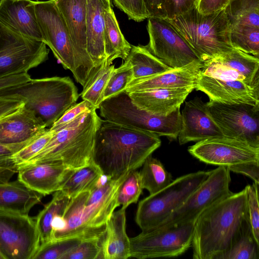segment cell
Listing matches in <instances>:
<instances>
[{
  "instance_id": "53",
  "label": "cell",
  "mask_w": 259,
  "mask_h": 259,
  "mask_svg": "<svg viewBox=\"0 0 259 259\" xmlns=\"http://www.w3.org/2000/svg\"><path fill=\"white\" fill-rule=\"evenodd\" d=\"M16 172H17L16 169L0 167V183L9 182Z\"/></svg>"
},
{
  "instance_id": "27",
  "label": "cell",
  "mask_w": 259,
  "mask_h": 259,
  "mask_svg": "<svg viewBox=\"0 0 259 259\" xmlns=\"http://www.w3.org/2000/svg\"><path fill=\"white\" fill-rule=\"evenodd\" d=\"M130 240L126 232L125 209L114 211L107 222L99 259L130 257Z\"/></svg>"
},
{
  "instance_id": "26",
  "label": "cell",
  "mask_w": 259,
  "mask_h": 259,
  "mask_svg": "<svg viewBox=\"0 0 259 259\" xmlns=\"http://www.w3.org/2000/svg\"><path fill=\"white\" fill-rule=\"evenodd\" d=\"M111 4L105 0H87V48L96 68L106 59L104 46L105 13Z\"/></svg>"
},
{
  "instance_id": "43",
  "label": "cell",
  "mask_w": 259,
  "mask_h": 259,
  "mask_svg": "<svg viewBox=\"0 0 259 259\" xmlns=\"http://www.w3.org/2000/svg\"><path fill=\"white\" fill-rule=\"evenodd\" d=\"M103 239H83L62 259H99Z\"/></svg>"
},
{
  "instance_id": "52",
  "label": "cell",
  "mask_w": 259,
  "mask_h": 259,
  "mask_svg": "<svg viewBox=\"0 0 259 259\" xmlns=\"http://www.w3.org/2000/svg\"><path fill=\"white\" fill-rule=\"evenodd\" d=\"M148 18L164 19L163 7L165 0H143Z\"/></svg>"
},
{
  "instance_id": "4",
  "label": "cell",
  "mask_w": 259,
  "mask_h": 259,
  "mask_svg": "<svg viewBox=\"0 0 259 259\" xmlns=\"http://www.w3.org/2000/svg\"><path fill=\"white\" fill-rule=\"evenodd\" d=\"M101 120L95 109L81 114L53 131V136L44 148L22 165L55 162L73 169L89 165L92 162L95 134Z\"/></svg>"
},
{
  "instance_id": "28",
  "label": "cell",
  "mask_w": 259,
  "mask_h": 259,
  "mask_svg": "<svg viewBox=\"0 0 259 259\" xmlns=\"http://www.w3.org/2000/svg\"><path fill=\"white\" fill-rule=\"evenodd\" d=\"M43 195L27 188L18 180L0 183V210L28 214L41 202Z\"/></svg>"
},
{
  "instance_id": "11",
  "label": "cell",
  "mask_w": 259,
  "mask_h": 259,
  "mask_svg": "<svg viewBox=\"0 0 259 259\" xmlns=\"http://www.w3.org/2000/svg\"><path fill=\"white\" fill-rule=\"evenodd\" d=\"M44 42L17 33L0 22V77L27 72L48 58Z\"/></svg>"
},
{
  "instance_id": "5",
  "label": "cell",
  "mask_w": 259,
  "mask_h": 259,
  "mask_svg": "<svg viewBox=\"0 0 259 259\" xmlns=\"http://www.w3.org/2000/svg\"><path fill=\"white\" fill-rule=\"evenodd\" d=\"M20 97L24 106L33 111L45 126L51 127L76 103L78 90L69 76L31 79L0 92V96Z\"/></svg>"
},
{
  "instance_id": "42",
  "label": "cell",
  "mask_w": 259,
  "mask_h": 259,
  "mask_svg": "<svg viewBox=\"0 0 259 259\" xmlns=\"http://www.w3.org/2000/svg\"><path fill=\"white\" fill-rule=\"evenodd\" d=\"M258 185L259 184L253 182L252 185H248L245 187L246 190L249 222L253 236L258 243H259Z\"/></svg>"
},
{
  "instance_id": "22",
  "label": "cell",
  "mask_w": 259,
  "mask_h": 259,
  "mask_svg": "<svg viewBox=\"0 0 259 259\" xmlns=\"http://www.w3.org/2000/svg\"><path fill=\"white\" fill-rule=\"evenodd\" d=\"M195 84L183 88L153 89L127 93L139 108L151 114L166 116L180 108Z\"/></svg>"
},
{
  "instance_id": "44",
  "label": "cell",
  "mask_w": 259,
  "mask_h": 259,
  "mask_svg": "<svg viewBox=\"0 0 259 259\" xmlns=\"http://www.w3.org/2000/svg\"><path fill=\"white\" fill-rule=\"evenodd\" d=\"M113 2L130 20L141 22L148 18L143 0H113Z\"/></svg>"
},
{
  "instance_id": "38",
  "label": "cell",
  "mask_w": 259,
  "mask_h": 259,
  "mask_svg": "<svg viewBox=\"0 0 259 259\" xmlns=\"http://www.w3.org/2000/svg\"><path fill=\"white\" fill-rule=\"evenodd\" d=\"M140 172L133 170L128 172L120 184L117 192V207L125 209L131 204L136 203L143 191Z\"/></svg>"
},
{
  "instance_id": "24",
  "label": "cell",
  "mask_w": 259,
  "mask_h": 259,
  "mask_svg": "<svg viewBox=\"0 0 259 259\" xmlns=\"http://www.w3.org/2000/svg\"><path fill=\"white\" fill-rule=\"evenodd\" d=\"M46 128L34 113L24 105L14 112L0 116V144L28 142Z\"/></svg>"
},
{
  "instance_id": "49",
  "label": "cell",
  "mask_w": 259,
  "mask_h": 259,
  "mask_svg": "<svg viewBox=\"0 0 259 259\" xmlns=\"http://www.w3.org/2000/svg\"><path fill=\"white\" fill-rule=\"evenodd\" d=\"M24 105V101L18 96H0V116L14 112Z\"/></svg>"
},
{
  "instance_id": "12",
  "label": "cell",
  "mask_w": 259,
  "mask_h": 259,
  "mask_svg": "<svg viewBox=\"0 0 259 259\" xmlns=\"http://www.w3.org/2000/svg\"><path fill=\"white\" fill-rule=\"evenodd\" d=\"M40 245L35 218L0 210V251L5 259H33Z\"/></svg>"
},
{
  "instance_id": "25",
  "label": "cell",
  "mask_w": 259,
  "mask_h": 259,
  "mask_svg": "<svg viewBox=\"0 0 259 259\" xmlns=\"http://www.w3.org/2000/svg\"><path fill=\"white\" fill-rule=\"evenodd\" d=\"M203 65L201 61H193L180 68L171 69L148 77L132 80L125 91L153 89L183 88L195 85Z\"/></svg>"
},
{
  "instance_id": "19",
  "label": "cell",
  "mask_w": 259,
  "mask_h": 259,
  "mask_svg": "<svg viewBox=\"0 0 259 259\" xmlns=\"http://www.w3.org/2000/svg\"><path fill=\"white\" fill-rule=\"evenodd\" d=\"M75 169L55 162L18 167V180L29 189L46 196L60 190Z\"/></svg>"
},
{
  "instance_id": "54",
  "label": "cell",
  "mask_w": 259,
  "mask_h": 259,
  "mask_svg": "<svg viewBox=\"0 0 259 259\" xmlns=\"http://www.w3.org/2000/svg\"><path fill=\"white\" fill-rule=\"evenodd\" d=\"M112 180L109 176L102 173L97 180L94 188L103 187L109 183Z\"/></svg>"
},
{
  "instance_id": "17",
  "label": "cell",
  "mask_w": 259,
  "mask_h": 259,
  "mask_svg": "<svg viewBox=\"0 0 259 259\" xmlns=\"http://www.w3.org/2000/svg\"><path fill=\"white\" fill-rule=\"evenodd\" d=\"M188 151L200 161L219 166L259 161V148L244 141L225 136L197 142L189 147Z\"/></svg>"
},
{
  "instance_id": "2",
  "label": "cell",
  "mask_w": 259,
  "mask_h": 259,
  "mask_svg": "<svg viewBox=\"0 0 259 259\" xmlns=\"http://www.w3.org/2000/svg\"><path fill=\"white\" fill-rule=\"evenodd\" d=\"M248 220L245 188L205 209L195 223L193 258L218 259L239 238Z\"/></svg>"
},
{
  "instance_id": "14",
  "label": "cell",
  "mask_w": 259,
  "mask_h": 259,
  "mask_svg": "<svg viewBox=\"0 0 259 259\" xmlns=\"http://www.w3.org/2000/svg\"><path fill=\"white\" fill-rule=\"evenodd\" d=\"M148 19L149 41L145 47L152 54L171 69L183 67L193 61H201L168 20L155 17Z\"/></svg>"
},
{
  "instance_id": "9",
  "label": "cell",
  "mask_w": 259,
  "mask_h": 259,
  "mask_svg": "<svg viewBox=\"0 0 259 259\" xmlns=\"http://www.w3.org/2000/svg\"><path fill=\"white\" fill-rule=\"evenodd\" d=\"M195 221L142 231L130 238V257H171L182 254L191 246Z\"/></svg>"
},
{
  "instance_id": "33",
  "label": "cell",
  "mask_w": 259,
  "mask_h": 259,
  "mask_svg": "<svg viewBox=\"0 0 259 259\" xmlns=\"http://www.w3.org/2000/svg\"><path fill=\"white\" fill-rule=\"evenodd\" d=\"M225 11L230 27L246 25L259 28V0H230Z\"/></svg>"
},
{
  "instance_id": "39",
  "label": "cell",
  "mask_w": 259,
  "mask_h": 259,
  "mask_svg": "<svg viewBox=\"0 0 259 259\" xmlns=\"http://www.w3.org/2000/svg\"><path fill=\"white\" fill-rule=\"evenodd\" d=\"M133 78L132 66L128 61L125 60L124 63L112 71L104 92L103 101L125 91Z\"/></svg>"
},
{
  "instance_id": "31",
  "label": "cell",
  "mask_w": 259,
  "mask_h": 259,
  "mask_svg": "<svg viewBox=\"0 0 259 259\" xmlns=\"http://www.w3.org/2000/svg\"><path fill=\"white\" fill-rule=\"evenodd\" d=\"M125 60L131 64L133 79L148 77L171 69L152 54L145 47L132 46Z\"/></svg>"
},
{
  "instance_id": "55",
  "label": "cell",
  "mask_w": 259,
  "mask_h": 259,
  "mask_svg": "<svg viewBox=\"0 0 259 259\" xmlns=\"http://www.w3.org/2000/svg\"><path fill=\"white\" fill-rule=\"evenodd\" d=\"M0 259H5V256L3 255V254L0 251Z\"/></svg>"
},
{
  "instance_id": "34",
  "label": "cell",
  "mask_w": 259,
  "mask_h": 259,
  "mask_svg": "<svg viewBox=\"0 0 259 259\" xmlns=\"http://www.w3.org/2000/svg\"><path fill=\"white\" fill-rule=\"evenodd\" d=\"M102 173L92 161L88 165L75 169L60 190L70 198L82 191H91Z\"/></svg>"
},
{
  "instance_id": "6",
  "label": "cell",
  "mask_w": 259,
  "mask_h": 259,
  "mask_svg": "<svg viewBox=\"0 0 259 259\" xmlns=\"http://www.w3.org/2000/svg\"><path fill=\"white\" fill-rule=\"evenodd\" d=\"M168 21L203 63L236 49L231 42V27L225 9L204 15L196 7Z\"/></svg>"
},
{
  "instance_id": "21",
  "label": "cell",
  "mask_w": 259,
  "mask_h": 259,
  "mask_svg": "<svg viewBox=\"0 0 259 259\" xmlns=\"http://www.w3.org/2000/svg\"><path fill=\"white\" fill-rule=\"evenodd\" d=\"M181 113L182 127L178 137L180 145L223 136L210 115L206 103L200 98L186 102Z\"/></svg>"
},
{
  "instance_id": "41",
  "label": "cell",
  "mask_w": 259,
  "mask_h": 259,
  "mask_svg": "<svg viewBox=\"0 0 259 259\" xmlns=\"http://www.w3.org/2000/svg\"><path fill=\"white\" fill-rule=\"evenodd\" d=\"M54 132L46 128L36 135L27 145L15 152L12 159L18 168L40 151L51 140Z\"/></svg>"
},
{
  "instance_id": "47",
  "label": "cell",
  "mask_w": 259,
  "mask_h": 259,
  "mask_svg": "<svg viewBox=\"0 0 259 259\" xmlns=\"http://www.w3.org/2000/svg\"><path fill=\"white\" fill-rule=\"evenodd\" d=\"M31 140L25 143L12 145L0 144V167L17 170V167L12 159V156L27 145Z\"/></svg>"
},
{
  "instance_id": "23",
  "label": "cell",
  "mask_w": 259,
  "mask_h": 259,
  "mask_svg": "<svg viewBox=\"0 0 259 259\" xmlns=\"http://www.w3.org/2000/svg\"><path fill=\"white\" fill-rule=\"evenodd\" d=\"M0 22L17 33L42 41L36 16L34 2L3 0L0 5Z\"/></svg>"
},
{
  "instance_id": "56",
  "label": "cell",
  "mask_w": 259,
  "mask_h": 259,
  "mask_svg": "<svg viewBox=\"0 0 259 259\" xmlns=\"http://www.w3.org/2000/svg\"><path fill=\"white\" fill-rule=\"evenodd\" d=\"M108 4H111V0H105Z\"/></svg>"
},
{
  "instance_id": "13",
  "label": "cell",
  "mask_w": 259,
  "mask_h": 259,
  "mask_svg": "<svg viewBox=\"0 0 259 259\" xmlns=\"http://www.w3.org/2000/svg\"><path fill=\"white\" fill-rule=\"evenodd\" d=\"M36 16L42 41L49 46L65 69L78 83L80 76L66 23L54 0L34 2Z\"/></svg>"
},
{
  "instance_id": "46",
  "label": "cell",
  "mask_w": 259,
  "mask_h": 259,
  "mask_svg": "<svg viewBox=\"0 0 259 259\" xmlns=\"http://www.w3.org/2000/svg\"><path fill=\"white\" fill-rule=\"evenodd\" d=\"M93 109H96L92 103L87 100L76 103L67 110L49 128L50 130L55 131L71 122L81 114Z\"/></svg>"
},
{
  "instance_id": "32",
  "label": "cell",
  "mask_w": 259,
  "mask_h": 259,
  "mask_svg": "<svg viewBox=\"0 0 259 259\" xmlns=\"http://www.w3.org/2000/svg\"><path fill=\"white\" fill-rule=\"evenodd\" d=\"M140 171L143 189L150 194L167 186L173 181L172 176L157 158L149 155L144 161Z\"/></svg>"
},
{
  "instance_id": "10",
  "label": "cell",
  "mask_w": 259,
  "mask_h": 259,
  "mask_svg": "<svg viewBox=\"0 0 259 259\" xmlns=\"http://www.w3.org/2000/svg\"><path fill=\"white\" fill-rule=\"evenodd\" d=\"M231 181L230 171L227 167L219 166L212 170L207 178L179 207L152 229H165L196 221L205 209L232 193L229 189Z\"/></svg>"
},
{
  "instance_id": "37",
  "label": "cell",
  "mask_w": 259,
  "mask_h": 259,
  "mask_svg": "<svg viewBox=\"0 0 259 259\" xmlns=\"http://www.w3.org/2000/svg\"><path fill=\"white\" fill-rule=\"evenodd\" d=\"M230 27V40L233 47L258 58L259 28L246 25Z\"/></svg>"
},
{
  "instance_id": "35",
  "label": "cell",
  "mask_w": 259,
  "mask_h": 259,
  "mask_svg": "<svg viewBox=\"0 0 259 259\" xmlns=\"http://www.w3.org/2000/svg\"><path fill=\"white\" fill-rule=\"evenodd\" d=\"M259 243L252 234L249 220L245 224L240 236L225 253L218 259H258Z\"/></svg>"
},
{
  "instance_id": "29",
  "label": "cell",
  "mask_w": 259,
  "mask_h": 259,
  "mask_svg": "<svg viewBox=\"0 0 259 259\" xmlns=\"http://www.w3.org/2000/svg\"><path fill=\"white\" fill-rule=\"evenodd\" d=\"M104 46L106 60L112 64L117 58L126 59L132 46L125 39L119 28L111 7L105 13Z\"/></svg>"
},
{
  "instance_id": "50",
  "label": "cell",
  "mask_w": 259,
  "mask_h": 259,
  "mask_svg": "<svg viewBox=\"0 0 259 259\" xmlns=\"http://www.w3.org/2000/svg\"><path fill=\"white\" fill-rule=\"evenodd\" d=\"M230 0H198L197 9L202 14H209L225 9Z\"/></svg>"
},
{
  "instance_id": "3",
  "label": "cell",
  "mask_w": 259,
  "mask_h": 259,
  "mask_svg": "<svg viewBox=\"0 0 259 259\" xmlns=\"http://www.w3.org/2000/svg\"><path fill=\"white\" fill-rule=\"evenodd\" d=\"M128 174L71 198L63 216L64 228L53 241L72 237L103 238L107 222L117 207L118 188Z\"/></svg>"
},
{
  "instance_id": "16",
  "label": "cell",
  "mask_w": 259,
  "mask_h": 259,
  "mask_svg": "<svg viewBox=\"0 0 259 259\" xmlns=\"http://www.w3.org/2000/svg\"><path fill=\"white\" fill-rule=\"evenodd\" d=\"M67 26L78 67L80 84L85 88L99 69L87 48V0H54Z\"/></svg>"
},
{
  "instance_id": "18",
  "label": "cell",
  "mask_w": 259,
  "mask_h": 259,
  "mask_svg": "<svg viewBox=\"0 0 259 259\" xmlns=\"http://www.w3.org/2000/svg\"><path fill=\"white\" fill-rule=\"evenodd\" d=\"M259 59L238 49L203 63L200 73L225 80H238L259 87Z\"/></svg>"
},
{
  "instance_id": "1",
  "label": "cell",
  "mask_w": 259,
  "mask_h": 259,
  "mask_svg": "<svg viewBox=\"0 0 259 259\" xmlns=\"http://www.w3.org/2000/svg\"><path fill=\"white\" fill-rule=\"evenodd\" d=\"M161 143L155 133L101 119L95 134L92 161L103 174L117 180L141 167Z\"/></svg>"
},
{
  "instance_id": "51",
  "label": "cell",
  "mask_w": 259,
  "mask_h": 259,
  "mask_svg": "<svg viewBox=\"0 0 259 259\" xmlns=\"http://www.w3.org/2000/svg\"><path fill=\"white\" fill-rule=\"evenodd\" d=\"M27 72L7 75L0 77V92L29 81L31 79Z\"/></svg>"
},
{
  "instance_id": "45",
  "label": "cell",
  "mask_w": 259,
  "mask_h": 259,
  "mask_svg": "<svg viewBox=\"0 0 259 259\" xmlns=\"http://www.w3.org/2000/svg\"><path fill=\"white\" fill-rule=\"evenodd\" d=\"M198 0H165L164 19L170 20L197 7Z\"/></svg>"
},
{
  "instance_id": "40",
  "label": "cell",
  "mask_w": 259,
  "mask_h": 259,
  "mask_svg": "<svg viewBox=\"0 0 259 259\" xmlns=\"http://www.w3.org/2000/svg\"><path fill=\"white\" fill-rule=\"evenodd\" d=\"M82 240L83 239L80 237H72L56 240L40 245L33 259H62Z\"/></svg>"
},
{
  "instance_id": "15",
  "label": "cell",
  "mask_w": 259,
  "mask_h": 259,
  "mask_svg": "<svg viewBox=\"0 0 259 259\" xmlns=\"http://www.w3.org/2000/svg\"><path fill=\"white\" fill-rule=\"evenodd\" d=\"M206 103L223 136L259 148V105L227 104L210 100Z\"/></svg>"
},
{
  "instance_id": "57",
  "label": "cell",
  "mask_w": 259,
  "mask_h": 259,
  "mask_svg": "<svg viewBox=\"0 0 259 259\" xmlns=\"http://www.w3.org/2000/svg\"><path fill=\"white\" fill-rule=\"evenodd\" d=\"M2 1H3V0H0V5H1V3H2Z\"/></svg>"
},
{
  "instance_id": "36",
  "label": "cell",
  "mask_w": 259,
  "mask_h": 259,
  "mask_svg": "<svg viewBox=\"0 0 259 259\" xmlns=\"http://www.w3.org/2000/svg\"><path fill=\"white\" fill-rule=\"evenodd\" d=\"M114 68V65L108 63L106 59L98 71L85 87L83 88L80 94L83 100L90 102L96 109L99 108L103 101L105 87Z\"/></svg>"
},
{
  "instance_id": "7",
  "label": "cell",
  "mask_w": 259,
  "mask_h": 259,
  "mask_svg": "<svg viewBox=\"0 0 259 259\" xmlns=\"http://www.w3.org/2000/svg\"><path fill=\"white\" fill-rule=\"evenodd\" d=\"M98 109L108 121L169 139H177L182 127L180 108L166 116L152 114L138 107L125 91L102 101Z\"/></svg>"
},
{
  "instance_id": "20",
  "label": "cell",
  "mask_w": 259,
  "mask_h": 259,
  "mask_svg": "<svg viewBox=\"0 0 259 259\" xmlns=\"http://www.w3.org/2000/svg\"><path fill=\"white\" fill-rule=\"evenodd\" d=\"M196 90L204 93L209 100L223 104L259 105V87L238 80H225L199 73Z\"/></svg>"
},
{
  "instance_id": "30",
  "label": "cell",
  "mask_w": 259,
  "mask_h": 259,
  "mask_svg": "<svg viewBox=\"0 0 259 259\" xmlns=\"http://www.w3.org/2000/svg\"><path fill=\"white\" fill-rule=\"evenodd\" d=\"M70 199L61 190L57 191L51 200L34 217L40 235V245L52 241V221L57 215L63 216Z\"/></svg>"
},
{
  "instance_id": "8",
  "label": "cell",
  "mask_w": 259,
  "mask_h": 259,
  "mask_svg": "<svg viewBox=\"0 0 259 259\" xmlns=\"http://www.w3.org/2000/svg\"><path fill=\"white\" fill-rule=\"evenodd\" d=\"M211 170L198 171L179 178L138 205L135 221L142 231L154 228L176 209L207 178Z\"/></svg>"
},
{
  "instance_id": "48",
  "label": "cell",
  "mask_w": 259,
  "mask_h": 259,
  "mask_svg": "<svg viewBox=\"0 0 259 259\" xmlns=\"http://www.w3.org/2000/svg\"><path fill=\"white\" fill-rule=\"evenodd\" d=\"M227 167L230 171L247 176L259 184V161L244 162Z\"/></svg>"
}]
</instances>
